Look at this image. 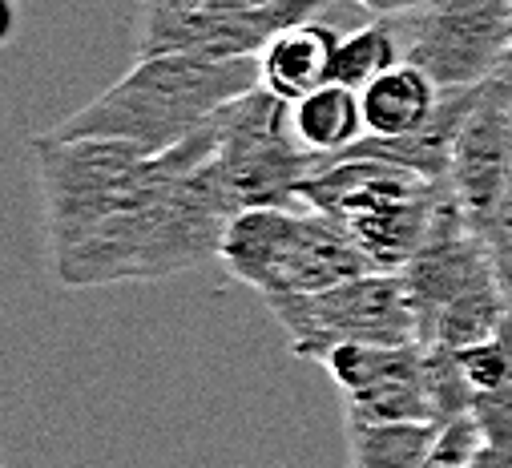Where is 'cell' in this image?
Returning <instances> with one entry per match:
<instances>
[{"mask_svg": "<svg viewBox=\"0 0 512 468\" xmlns=\"http://www.w3.org/2000/svg\"><path fill=\"white\" fill-rule=\"evenodd\" d=\"M359 9H367L375 21H404L412 13H420L424 5H432V0H355Z\"/></svg>", "mask_w": 512, "mask_h": 468, "instance_id": "cell-18", "label": "cell"}, {"mask_svg": "<svg viewBox=\"0 0 512 468\" xmlns=\"http://www.w3.org/2000/svg\"><path fill=\"white\" fill-rule=\"evenodd\" d=\"M484 444H488V440H484L480 420H476L472 412H464V416H456V420L440 424L436 444H432V452L424 456V464H420V468H464V464H468Z\"/></svg>", "mask_w": 512, "mask_h": 468, "instance_id": "cell-16", "label": "cell"}, {"mask_svg": "<svg viewBox=\"0 0 512 468\" xmlns=\"http://www.w3.org/2000/svg\"><path fill=\"white\" fill-rule=\"evenodd\" d=\"M299 360L323 364L343 343H420L416 303L400 271H367L315 295H263Z\"/></svg>", "mask_w": 512, "mask_h": 468, "instance_id": "cell-6", "label": "cell"}, {"mask_svg": "<svg viewBox=\"0 0 512 468\" xmlns=\"http://www.w3.org/2000/svg\"><path fill=\"white\" fill-rule=\"evenodd\" d=\"M472 416L480 420L484 440H488L492 448L512 452V384H508L504 392H496V396L472 400Z\"/></svg>", "mask_w": 512, "mask_h": 468, "instance_id": "cell-17", "label": "cell"}, {"mask_svg": "<svg viewBox=\"0 0 512 468\" xmlns=\"http://www.w3.org/2000/svg\"><path fill=\"white\" fill-rule=\"evenodd\" d=\"M444 198L448 182H428L375 158H327L299 186V202L331 214L375 271H404L412 263Z\"/></svg>", "mask_w": 512, "mask_h": 468, "instance_id": "cell-3", "label": "cell"}, {"mask_svg": "<svg viewBox=\"0 0 512 468\" xmlns=\"http://www.w3.org/2000/svg\"><path fill=\"white\" fill-rule=\"evenodd\" d=\"M29 158L45 202L49 259L57 263L130 206L150 154L117 138H61L49 130L29 142Z\"/></svg>", "mask_w": 512, "mask_h": 468, "instance_id": "cell-5", "label": "cell"}, {"mask_svg": "<svg viewBox=\"0 0 512 468\" xmlns=\"http://www.w3.org/2000/svg\"><path fill=\"white\" fill-rule=\"evenodd\" d=\"M343 37L315 21L291 25L283 29L263 53H259V69H263V85L271 93H279L283 101H303L307 93H315L319 85L331 81V61H335V45Z\"/></svg>", "mask_w": 512, "mask_h": 468, "instance_id": "cell-11", "label": "cell"}, {"mask_svg": "<svg viewBox=\"0 0 512 468\" xmlns=\"http://www.w3.org/2000/svg\"><path fill=\"white\" fill-rule=\"evenodd\" d=\"M408 21V17H404ZM512 57V0H432L412 13L408 61L440 89H472Z\"/></svg>", "mask_w": 512, "mask_h": 468, "instance_id": "cell-8", "label": "cell"}, {"mask_svg": "<svg viewBox=\"0 0 512 468\" xmlns=\"http://www.w3.org/2000/svg\"><path fill=\"white\" fill-rule=\"evenodd\" d=\"M230 279L259 295H315L375 271L351 234L311 206H250L242 210L218 255Z\"/></svg>", "mask_w": 512, "mask_h": 468, "instance_id": "cell-4", "label": "cell"}, {"mask_svg": "<svg viewBox=\"0 0 512 468\" xmlns=\"http://www.w3.org/2000/svg\"><path fill=\"white\" fill-rule=\"evenodd\" d=\"M464 468H512V452H504V448H492V444H484Z\"/></svg>", "mask_w": 512, "mask_h": 468, "instance_id": "cell-20", "label": "cell"}, {"mask_svg": "<svg viewBox=\"0 0 512 468\" xmlns=\"http://www.w3.org/2000/svg\"><path fill=\"white\" fill-rule=\"evenodd\" d=\"M194 9H206V0H146V17H174Z\"/></svg>", "mask_w": 512, "mask_h": 468, "instance_id": "cell-19", "label": "cell"}, {"mask_svg": "<svg viewBox=\"0 0 512 468\" xmlns=\"http://www.w3.org/2000/svg\"><path fill=\"white\" fill-rule=\"evenodd\" d=\"M400 275L412 291L424 347L460 351L492 339L504 327L508 295L496 255L484 234L464 218L452 186L428 226V239Z\"/></svg>", "mask_w": 512, "mask_h": 468, "instance_id": "cell-2", "label": "cell"}, {"mask_svg": "<svg viewBox=\"0 0 512 468\" xmlns=\"http://www.w3.org/2000/svg\"><path fill=\"white\" fill-rule=\"evenodd\" d=\"M323 166L291 122V101L254 85L218 113V170L242 210L299 206V186Z\"/></svg>", "mask_w": 512, "mask_h": 468, "instance_id": "cell-7", "label": "cell"}, {"mask_svg": "<svg viewBox=\"0 0 512 468\" xmlns=\"http://www.w3.org/2000/svg\"><path fill=\"white\" fill-rule=\"evenodd\" d=\"M392 65H400V45L388 21H371L355 33H347L335 45V61H331V81L363 89L371 85L379 73H388Z\"/></svg>", "mask_w": 512, "mask_h": 468, "instance_id": "cell-15", "label": "cell"}, {"mask_svg": "<svg viewBox=\"0 0 512 468\" xmlns=\"http://www.w3.org/2000/svg\"><path fill=\"white\" fill-rule=\"evenodd\" d=\"M323 368L347 396V420L440 424L420 343H343Z\"/></svg>", "mask_w": 512, "mask_h": 468, "instance_id": "cell-9", "label": "cell"}, {"mask_svg": "<svg viewBox=\"0 0 512 468\" xmlns=\"http://www.w3.org/2000/svg\"><path fill=\"white\" fill-rule=\"evenodd\" d=\"M275 0H206V9H263Z\"/></svg>", "mask_w": 512, "mask_h": 468, "instance_id": "cell-21", "label": "cell"}, {"mask_svg": "<svg viewBox=\"0 0 512 468\" xmlns=\"http://www.w3.org/2000/svg\"><path fill=\"white\" fill-rule=\"evenodd\" d=\"M291 122H295V134L307 150H315L323 162L343 154L351 142L363 138V101H359V89L351 85H339V81H327L319 85L315 93H307L303 101L291 105Z\"/></svg>", "mask_w": 512, "mask_h": 468, "instance_id": "cell-13", "label": "cell"}, {"mask_svg": "<svg viewBox=\"0 0 512 468\" xmlns=\"http://www.w3.org/2000/svg\"><path fill=\"white\" fill-rule=\"evenodd\" d=\"M440 85L412 61L392 65L388 73H379L371 85L359 89L363 101V126L375 138H400L420 130L440 105Z\"/></svg>", "mask_w": 512, "mask_h": 468, "instance_id": "cell-12", "label": "cell"}, {"mask_svg": "<svg viewBox=\"0 0 512 468\" xmlns=\"http://www.w3.org/2000/svg\"><path fill=\"white\" fill-rule=\"evenodd\" d=\"M440 424H371L347 420L351 468H420Z\"/></svg>", "mask_w": 512, "mask_h": 468, "instance_id": "cell-14", "label": "cell"}, {"mask_svg": "<svg viewBox=\"0 0 512 468\" xmlns=\"http://www.w3.org/2000/svg\"><path fill=\"white\" fill-rule=\"evenodd\" d=\"M254 85H263L259 57L150 53L77 113H69L53 134L117 138L142 154H162L198 134L210 117H218Z\"/></svg>", "mask_w": 512, "mask_h": 468, "instance_id": "cell-1", "label": "cell"}, {"mask_svg": "<svg viewBox=\"0 0 512 468\" xmlns=\"http://www.w3.org/2000/svg\"><path fill=\"white\" fill-rule=\"evenodd\" d=\"M327 0H275L263 9H194L174 17H146L138 57L150 53H206L259 57L283 29L315 21Z\"/></svg>", "mask_w": 512, "mask_h": 468, "instance_id": "cell-10", "label": "cell"}]
</instances>
